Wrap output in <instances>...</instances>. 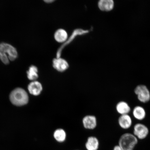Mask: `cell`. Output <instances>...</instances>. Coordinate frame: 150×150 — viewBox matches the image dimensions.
I'll use <instances>...</instances> for the list:
<instances>
[{"instance_id": "1", "label": "cell", "mask_w": 150, "mask_h": 150, "mask_svg": "<svg viewBox=\"0 0 150 150\" xmlns=\"http://www.w3.org/2000/svg\"><path fill=\"white\" fill-rule=\"evenodd\" d=\"M18 57V52L12 45L5 42L0 43V60L5 65L13 61Z\"/></svg>"}, {"instance_id": "2", "label": "cell", "mask_w": 150, "mask_h": 150, "mask_svg": "<svg viewBox=\"0 0 150 150\" xmlns=\"http://www.w3.org/2000/svg\"><path fill=\"white\" fill-rule=\"evenodd\" d=\"M11 103L16 106H22L27 104L29 97L25 90L21 88L15 89L12 91L9 96Z\"/></svg>"}, {"instance_id": "3", "label": "cell", "mask_w": 150, "mask_h": 150, "mask_svg": "<svg viewBox=\"0 0 150 150\" xmlns=\"http://www.w3.org/2000/svg\"><path fill=\"white\" fill-rule=\"evenodd\" d=\"M138 142V139L134 134L125 133L120 137L119 145L123 150H134Z\"/></svg>"}, {"instance_id": "4", "label": "cell", "mask_w": 150, "mask_h": 150, "mask_svg": "<svg viewBox=\"0 0 150 150\" xmlns=\"http://www.w3.org/2000/svg\"><path fill=\"white\" fill-rule=\"evenodd\" d=\"M134 93L140 102L146 103L150 100V92L145 85L140 84L137 86L134 89Z\"/></svg>"}, {"instance_id": "5", "label": "cell", "mask_w": 150, "mask_h": 150, "mask_svg": "<svg viewBox=\"0 0 150 150\" xmlns=\"http://www.w3.org/2000/svg\"><path fill=\"white\" fill-rule=\"evenodd\" d=\"M149 130L143 124L138 123L135 125L133 129V134L138 139H145L148 136Z\"/></svg>"}, {"instance_id": "6", "label": "cell", "mask_w": 150, "mask_h": 150, "mask_svg": "<svg viewBox=\"0 0 150 150\" xmlns=\"http://www.w3.org/2000/svg\"><path fill=\"white\" fill-rule=\"evenodd\" d=\"M118 123L122 129L127 130L130 128L132 126V118L129 114L120 115L118 119Z\"/></svg>"}, {"instance_id": "7", "label": "cell", "mask_w": 150, "mask_h": 150, "mask_svg": "<svg viewBox=\"0 0 150 150\" xmlns=\"http://www.w3.org/2000/svg\"><path fill=\"white\" fill-rule=\"evenodd\" d=\"M53 66L56 70L59 72H62L68 69L69 65L65 60L58 57L53 60Z\"/></svg>"}, {"instance_id": "8", "label": "cell", "mask_w": 150, "mask_h": 150, "mask_svg": "<svg viewBox=\"0 0 150 150\" xmlns=\"http://www.w3.org/2000/svg\"><path fill=\"white\" fill-rule=\"evenodd\" d=\"M83 123L84 127L85 128L93 130L97 127L96 118L93 115L86 116L83 119Z\"/></svg>"}, {"instance_id": "9", "label": "cell", "mask_w": 150, "mask_h": 150, "mask_svg": "<svg viewBox=\"0 0 150 150\" xmlns=\"http://www.w3.org/2000/svg\"><path fill=\"white\" fill-rule=\"evenodd\" d=\"M116 110L120 115L128 114L131 111V108L128 103L125 101H121L116 105Z\"/></svg>"}, {"instance_id": "10", "label": "cell", "mask_w": 150, "mask_h": 150, "mask_svg": "<svg viewBox=\"0 0 150 150\" xmlns=\"http://www.w3.org/2000/svg\"><path fill=\"white\" fill-rule=\"evenodd\" d=\"M28 89L31 94L34 96L39 95L42 91V86L39 82L35 81L29 84Z\"/></svg>"}, {"instance_id": "11", "label": "cell", "mask_w": 150, "mask_h": 150, "mask_svg": "<svg viewBox=\"0 0 150 150\" xmlns=\"http://www.w3.org/2000/svg\"><path fill=\"white\" fill-rule=\"evenodd\" d=\"M132 115L135 119L139 121H142L146 117V112L145 109L139 105L136 106L133 109Z\"/></svg>"}, {"instance_id": "12", "label": "cell", "mask_w": 150, "mask_h": 150, "mask_svg": "<svg viewBox=\"0 0 150 150\" xmlns=\"http://www.w3.org/2000/svg\"><path fill=\"white\" fill-rule=\"evenodd\" d=\"M98 6L101 11H110L114 8V2L112 0H100L98 3Z\"/></svg>"}, {"instance_id": "13", "label": "cell", "mask_w": 150, "mask_h": 150, "mask_svg": "<svg viewBox=\"0 0 150 150\" xmlns=\"http://www.w3.org/2000/svg\"><path fill=\"white\" fill-rule=\"evenodd\" d=\"M99 145L98 139L96 137L91 136L88 139L86 146L88 150H97L98 149Z\"/></svg>"}, {"instance_id": "14", "label": "cell", "mask_w": 150, "mask_h": 150, "mask_svg": "<svg viewBox=\"0 0 150 150\" xmlns=\"http://www.w3.org/2000/svg\"><path fill=\"white\" fill-rule=\"evenodd\" d=\"M67 36L68 35L66 31L63 29L58 30L54 35L55 40L59 42H65L67 40Z\"/></svg>"}, {"instance_id": "15", "label": "cell", "mask_w": 150, "mask_h": 150, "mask_svg": "<svg viewBox=\"0 0 150 150\" xmlns=\"http://www.w3.org/2000/svg\"><path fill=\"white\" fill-rule=\"evenodd\" d=\"M38 69L37 67L34 65L31 66L27 72L28 79L32 81H34L37 79L38 77Z\"/></svg>"}, {"instance_id": "16", "label": "cell", "mask_w": 150, "mask_h": 150, "mask_svg": "<svg viewBox=\"0 0 150 150\" xmlns=\"http://www.w3.org/2000/svg\"><path fill=\"white\" fill-rule=\"evenodd\" d=\"M54 136L57 142H64L66 137V134L65 131L62 129H58L54 133Z\"/></svg>"}, {"instance_id": "17", "label": "cell", "mask_w": 150, "mask_h": 150, "mask_svg": "<svg viewBox=\"0 0 150 150\" xmlns=\"http://www.w3.org/2000/svg\"><path fill=\"white\" fill-rule=\"evenodd\" d=\"M112 150H123L119 145H117L115 146Z\"/></svg>"}]
</instances>
